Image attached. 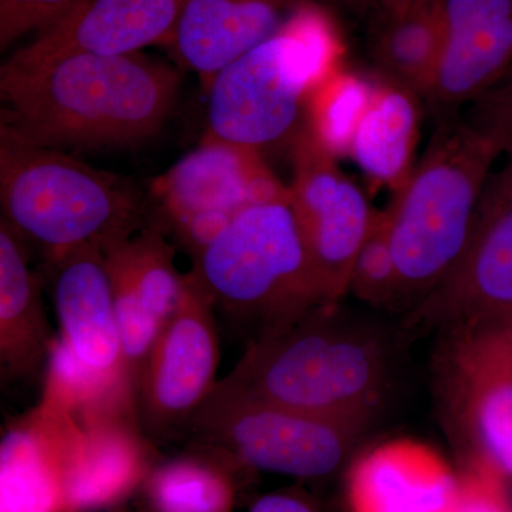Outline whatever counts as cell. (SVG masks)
Instances as JSON below:
<instances>
[{
	"instance_id": "cell-1",
	"label": "cell",
	"mask_w": 512,
	"mask_h": 512,
	"mask_svg": "<svg viewBox=\"0 0 512 512\" xmlns=\"http://www.w3.org/2000/svg\"><path fill=\"white\" fill-rule=\"evenodd\" d=\"M180 70L143 52L10 57L0 69L2 126L57 150L133 147L163 130Z\"/></svg>"
},
{
	"instance_id": "cell-2",
	"label": "cell",
	"mask_w": 512,
	"mask_h": 512,
	"mask_svg": "<svg viewBox=\"0 0 512 512\" xmlns=\"http://www.w3.org/2000/svg\"><path fill=\"white\" fill-rule=\"evenodd\" d=\"M390 370L392 349L383 330L335 303L249 340L218 383L302 412L372 423Z\"/></svg>"
},
{
	"instance_id": "cell-3",
	"label": "cell",
	"mask_w": 512,
	"mask_h": 512,
	"mask_svg": "<svg viewBox=\"0 0 512 512\" xmlns=\"http://www.w3.org/2000/svg\"><path fill=\"white\" fill-rule=\"evenodd\" d=\"M343 56L345 42L328 6L303 0L274 35L212 79L207 136L261 153L291 146L313 89Z\"/></svg>"
},
{
	"instance_id": "cell-4",
	"label": "cell",
	"mask_w": 512,
	"mask_h": 512,
	"mask_svg": "<svg viewBox=\"0 0 512 512\" xmlns=\"http://www.w3.org/2000/svg\"><path fill=\"white\" fill-rule=\"evenodd\" d=\"M2 220L43 259L107 248L136 234L146 214L140 192L57 148L0 126Z\"/></svg>"
},
{
	"instance_id": "cell-5",
	"label": "cell",
	"mask_w": 512,
	"mask_h": 512,
	"mask_svg": "<svg viewBox=\"0 0 512 512\" xmlns=\"http://www.w3.org/2000/svg\"><path fill=\"white\" fill-rule=\"evenodd\" d=\"M501 154L467 120L437 121L429 146L386 208L399 278L397 305L414 308L456 264Z\"/></svg>"
},
{
	"instance_id": "cell-6",
	"label": "cell",
	"mask_w": 512,
	"mask_h": 512,
	"mask_svg": "<svg viewBox=\"0 0 512 512\" xmlns=\"http://www.w3.org/2000/svg\"><path fill=\"white\" fill-rule=\"evenodd\" d=\"M192 275L215 308L252 338L330 305L292 207L291 194L251 205L200 254Z\"/></svg>"
},
{
	"instance_id": "cell-7",
	"label": "cell",
	"mask_w": 512,
	"mask_h": 512,
	"mask_svg": "<svg viewBox=\"0 0 512 512\" xmlns=\"http://www.w3.org/2000/svg\"><path fill=\"white\" fill-rule=\"evenodd\" d=\"M369 421L322 416L217 383L192 420L194 444L212 448L241 470L319 480L340 470Z\"/></svg>"
},
{
	"instance_id": "cell-8",
	"label": "cell",
	"mask_w": 512,
	"mask_h": 512,
	"mask_svg": "<svg viewBox=\"0 0 512 512\" xmlns=\"http://www.w3.org/2000/svg\"><path fill=\"white\" fill-rule=\"evenodd\" d=\"M285 192L261 151L205 136L151 184L154 227L194 258L242 211Z\"/></svg>"
},
{
	"instance_id": "cell-9",
	"label": "cell",
	"mask_w": 512,
	"mask_h": 512,
	"mask_svg": "<svg viewBox=\"0 0 512 512\" xmlns=\"http://www.w3.org/2000/svg\"><path fill=\"white\" fill-rule=\"evenodd\" d=\"M447 332L512 320V156L491 173L464 251L409 316Z\"/></svg>"
},
{
	"instance_id": "cell-10",
	"label": "cell",
	"mask_w": 512,
	"mask_h": 512,
	"mask_svg": "<svg viewBox=\"0 0 512 512\" xmlns=\"http://www.w3.org/2000/svg\"><path fill=\"white\" fill-rule=\"evenodd\" d=\"M214 312L190 272L183 299L148 353L138 383V421L153 443L188 434L217 386L221 353Z\"/></svg>"
},
{
	"instance_id": "cell-11",
	"label": "cell",
	"mask_w": 512,
	"mask_h": 512,
	"mask_svg": "<svg viewBox=\"0 0 512 512\" xmlns=\"http://www.w3.org/2000/svg\"><path fill=\"white\" fill-rule=\"evenodd\" d=\"M293 210L330 305L348 295L357 252L375 210L355 181L339 167L338 157L305 127L291 143Z\"/></svg>"
},
{
	"instance_id": "cell-12",
	"label": "cell",
	"mask_w": 512,
	"mask_h": 512,
	"mask_svg": "<svg viewBox=\"0 0 512 512\" xmlns=\"http://www.w3.org/2000/svg\"><path fill=\"white\" fill-rule=\"evenodd\" d=\"M45 269L59 338L101 382L137 404L124 359L104 249H74L47 259Z\"/></svg>"
},
{
	"instance_id": "cell-13",
	"label": "cell",
	"mask_w": 512,
	"mask_h": 512,
	"mask_svg": "<svg viewBox=\"0 0 512 512\" xmlns=\"http://www.w3.org/2000/svg\"><path fill=\"white\" fill-rule=\"evenodd\" d=\"M174 247L150 227L104 248L128 376L138 390L148 353L183 299L187 274L174 264Z\"/></svg>"
},
{
	"instance_id": "cell-14",
	"label": "cell",
	"mask_w": 512,
	"mask_h": 512,
	"mask_svg": "<svg viewBox=\"0 0 512 512\" xmlns=\"http://www.w3.org/2000/svg\"><path fill=\"white\" fill-rule=\"evenodd\" d=\"M83 421L42 394L0 443V512H70L67 483Z\"/></svg>"
},
{
	"instance_id": "cell-15",
	"label": "cell",
	"mask_w": 512,
	"mask_h": 512,
	"mask_svg": "<svg viewBox=\"0 0 512 512\" xmlns=\"http://www.w3.org/2000/svg\"><path fill=\"white\" fill-rule=\"evenodd\" d=\"M443 47L427 103L437 121L456 116L512 66V0H439Z\"/></svg>"
},
{
	"instance_id": "cell-16",
	"label": "cell",
	"mask_w": 512,
	"mask_h": 512,
	"mask_svg": "<svg viewBox=\"0 0 512 512\" xmlns=\"http://www.w3.org/2000/svg\"><path fill=\"white\" fill-rule=\"evenodd\" d=\"M463 484L431 448L402 440L357 458L346 476L349 512H458Z\"/></svg>"
},
{
	"instance_id": "cell-17",
	"label": "cell",
	"mask_w": 512,
	"mask_h": 512,
	"mask_svg": "<svg viewBox=\"0 0 512 512\" xmlns=\"http://www.w3.org/2000/svg\"><path fill=\"white\" fill-rule=\"evenodd\" d=\"M184 0H79L12 57L37 60L66 52L130 55L167 45Z\"/></svg>"
},
{
	"instance_id": "cell-18",
	"label": "cell",
	"mask_w": 512,
	"mask_h": 512,
	"mask_svg": "<svg viewBox=\"0 0 512 512\" xmlns=\"http://www.w3.org/2000/svg\"><path fill=\"white\" fill-rule=\"evenodd\" d=\"M303 0H184L167 47L205 89L284 25Z\"/></svg>"
},
{
	"instance_id": "cell-19",
	"label": "cell",
	"mask_w": 512,
	"mask_h": 512,
	"mask_svg": "<svg viewBox=\"0 0 512 512\" xmlns=\"http://www.w3.org/2000/svg\"><path fill=\"white\" fill-rule=\"evenodd\" d=\"M83 434L69 468L70 512L119 508L140 493L157 463L154 443L131 414L82 419Z\"/></svg>"
},
{
	"instance_id": "cell-20",
	"label": "cell",
	"mask_w": 512,
	"mask_h": 512,
	"mask_svg": "<svg viewBox=\"0 0 512 512\" xmlns=\"http://www.w3.org/2000/svg\"><path fill=\"white\" fill-rule=\"evenodd\" d=\"M56 336L43 305L28 244L0 220V365L8 379H32L46 367Z\"/></svg>"
},
{
	"instance_id": "cell-21",
	"label": "cell",
	"mask_w": 512,
	"mask_h": 512,
	"mask_svg": "<svg viewBox=\"0 0 512 512\" xmlns=\"http://www.w3.org/2000/svg\"><path fill=\"white\" fill-rule=\"evenodd\" d=\"M367 19L379 76L426 100L443 47L439 0H377Z\"/></svg>"
},
{
	"instance_id": "cell-22",
	"label": "cell",
	"mask_w": 512,
	"mask_h": 512,
	"mask_svg": "<svg viewBox=\"0 0 512 512\" xmlns=\"http://www.w3.org/2000/svg\"><path fill=\"white\" fill-rule=\"evenodd\" d=\"M420 97L380 77L350 138L346 157L372 183L397 194L416 165Z\"/></svg>"
},
{
	"instance_id": "cell-23",
	"label": "cell",
	"mask_w": 512,
	"mask_h": 512,
	"mask_svg": "<svg viewBox=\"0 0 512 512\" xmlns=\"http://www.w3.org/2000/svg\"><path fill=\"white\" fill-rule=\"evenodd\" d=\"M448 383L473 458L493 463L512 477V382L450 346Z\"/></svg>"
},
{
	"instance_id": "cell-24",
	"label": "cell",
	"mask_w": 512,
	"mask_h": 512,
	"mask_svg": "<svg viewBox=\"0 0 512 512\" xmlns=\"http://www.w3.org/2000/svg\"><path fill=\"white\" fill-rule=\"evenodd\" d=\"M195 446L151 468L140 490L150 512H234L235 470L241 468L212 448Z\"/></svg>"
},
{
	"instance_id": "cell-25",
	"label": "cell",
	"mask_w": 512,
	"mask_h": 512,
	"mask_svg": "<svg viewBox=\"0 0 512 512\" xmlns=\"http://www.w3.org/2000/svg\"><path fill=\"white\" fill-rule=\"evenodd\" d=\"M373 87L375 82L349 72L340 64L313 89L305 127L333 156H346L350 138L369 103Z\"/></svg>"
},
{
	"instance_id": "cell-26",
	"label": "cell",
	"mask_w": 512,
	"mask_h": 512,
	"mask_svg": "<svg viewBox=\"0 0 512 512\" xmlns=\"http://www.w3.org/2000/svg\"><path fill=\"white\" fill-rule=\"evenodd\" d=\"M376 308L397 305L399 278L390 242L386 210L376 211L353 264L348 293Z\"/></svg>"
},
{
	"instance_id": "cell-27",
	"label": "cell",
	"mask_w": 512,
	"mask_h": 512,
	"mask_svg": "<svg viewBox=\"0 0 512 512\" xmlns=\"http://www.w3.org/2000/svg\"><path fill=\"white\" fill-rule=\"evenodd\" d=\"M447 333L450 346L512 382V320Z\"/></svg>"
},
{
	"instance_id": "cell-28",
	"label": "cell",
	"mask_w": 512,
	"mask_h": 512,
	"mask_svg": "<svg viewBox=\"0 0 512 512\" xmlns=\"http://www.w3.org/2000/svg\"><path fill=\"white\" fill-rule=\"evenodd\" d=\"M467 121L512 156V69L471 103Z\"/></svg>"
},
{
	"instance_id": "cell-29",
	"label": "cell",
	"mask_w": 512,
	"mask_h": 512,
	"mask_svg": "<svg viewBox=\"0 0 512 512\" xmlns=\"http://www.w3.org/2000/svg\"><path fill=\"white\" fill-rule=\"evenodd\" d=\"M79 0H0V47L30 32H42L66 15Z\"/></svg>"
},
{
	"instance_id": "cell-30",
	"label": "cell",
	"mask_w": 512,
	"mask_h": 512,
	"mask_svg": "<svg viewBox=\"0 0 512 512\" xmlns=\"http://www.w3.org/2000/svg\"><path fill=\"white\" fill-rule=\"evenodd\" d=\"M505 477L490 461L471 460L466 474L461 477L463 495L458 512H512Z\"/></svg>"
},
{
	"instance_id": "cell-31",
	"label": "cell",
	"mask_w": 512,
	"mask_h": 512,
	"mask_svg": "<svg viewBox=\"0 0 512 512\" xmlns=\"http://www.w3.org/2000/svg\"><path fill=\"white\" fill-rule=\"evenodd\" d=\"M249 512H322L309 495L298 490H281L262 495Z\"/></svg>"
},
{
	"instance_id": "cell-32",
	"label": "cell",
	"mask_w": 512,
	"mask_h": 512,
	"mask_svg": "<svg viewBox=\"0 0 512 512\" xmlns=\"http://www.w3.org/2000/svg\"><path fill=\"white\" fill-rule=\"evenodd\" d=\"M330 2L338 5L339 8L348 10L349 13L356 16H369L375 8L377 0H330Z\"/></svg>"
},
{
	"instance_id": "cell-33",
	"label": "cell",
	"mask_w": 512,
	"mask_h": 512,
	"mask_svg": "<svg viewBox=\"0 0 512 512\" xmlns=\"http://www.w3.org/2000/svg\"><path fill=\"white\" fill-rule=\"evenodd\" d=\"M511 69H512V66H511Z\"/></svg>"
}]
</instances>
